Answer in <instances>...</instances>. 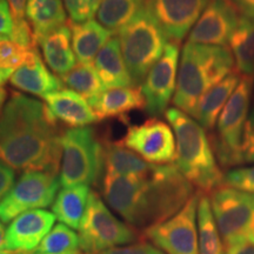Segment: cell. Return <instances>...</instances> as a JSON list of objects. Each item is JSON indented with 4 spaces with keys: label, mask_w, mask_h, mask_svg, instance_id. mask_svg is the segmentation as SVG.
Masks as SVG:
<instances>
[{
    "label": "cell",
    "mask_w": 254,
    "mask_h": 254,
    "mask_svg": "<svg viewBox=\"0 0 254 254\" xmlns=\"http://www.w3.org/2000/svg\"><path fill=\"white\" fill-rule=\"evenodd\" d=\"M63 132L45 104L13 93L0 112V160L13 170L58 176Z\"/></svg>",
    "instance_id": "1"
},
{
    "label": "cell",
    "mask_w": 254,
    "mask_h": 254,
    "mask_svg": "<svg viewBox=\"0 0 254 254\" xmlns=\"http://www.w3.org/2000/svg\"><path fill=\"white\" fill-rule=\"evenodd\" d=\"M194 194L176 164L153 165L144 177L105 173L103 179L105 201L131 226L144 230L173 217Z\"/></svg>",
    "instance_id": "2"
},
{
    "label": "cell",
    "mask_w": 254,
    "mask_h": 254,
    "mask_svg": "<svg viewBox=\"0 0 254 254\" xmlns=\"http://www.w3.org/2000/svg\"><path fill=\"white\" fill-rule=\"evenodd\" d=\"M167 122L176 136V166L193 186L204 194L225 185V174L219 168L205 128L193 117L172 107Z\"/></svg>",
    "instance_id": "3"
},
{
    "label": "cell",
    "mask_w": 254,
    "mask_h": 254,
    "mask_svg": "<svg viewBox=\"0 0 254 254\" xmlns=\"http://www.w3.org/2000/svg\"><path fill=\"white\" fill-rule=\"evenodd\" d=\"M234 65L230 47L186 43L178 68L176 109L192 117L206 92L234 72Z\"/></svg>",
    "instance_id": "4"
},
{
    "label": "cell",
    "mask_w": 254,
    "mask_h": 254,
    "mask_svg": "<svg viewBox=\"0 0 254 254\" xmlns=\"http://www.w3.org/2000/svg\"><path fill=\"white\" fill-rule=\"evenodd\" d=\"M118 33L122 53L132 84L133 86H139L161 58L168 39L146 7Z\"/></svg>",
    "instance_id": "5"
},
{
    "label": "cell",
    "mask_w": 254,
    "mask_h": 254,
    "mask_svg": "<svg viewBox=\"0 0 254 254\" xmlns=\"http://www.w3.org/2000/svg\"><path fill=\"white\" fill-rule=\"evenodd\" d=\"M60 185L64 189L97 184L104 170L103 141L91 126L68 128L62 135Z\"/></svg>",
    "instance_id": "6"
},
{
    "label": "cell",
    "mask_w": 254,
    "mask_h": 254,
    "mask_svg": "<svg viewBox=\"0 0 254 254\" xmlns=\"http://www.w3.org/2000/svg\"><path fill=\"white\" fill-rule=\"evenodd\" d=\"M254 78L241 75L239 84L222 109L217 124V134L209 136L214 155L222 167L241 165L240 146L244 127L249 118Z\"/></svg>",
    "instance_id": "7"
},
{
    "label": "cell",
    "mask_w": 254,
    "mask_h": 254,
    "mask_svg": "<svg viewBox=\"0 0 254 254\" xmlns=\"http://www.w3.org/2000/svg\"><path fill=\"white\" fill-rule=\"evenodd\" d=\"M209 194L225 250L254 239V195L227 185L218 187Z\"/></svg>",
    "instance_id": "8"
},
{
    "label": "cell",
    "mask_w": 254,
    "mask_h": 254,
    "mask_svg": "<svg viewBox=\"0 0 254 254\" xmlns=\"http://www.w3.org/2000/svg\"><path fill=\"white\" fill-rule=\"evenodd\" d=\"M80 251L84 254H99L105 251L136 240L138 234L132 227L120 221L107 208L94 190L88 196L87 208L79 227Z\"/></svg>",
    "instance_id": "9"
},
{
    "label": "cell",
    "mask_w": 254,
    "mask_h": 254,
    "mask_svg": "<svg viewBox=\"0 0 254 254\" xmlns=\"http://www.w3.org/2000/svg\"><path fill=\"white\" fill-rule=\"evenodd\" d=\"M59 185V178L55 174L39 171L24 172L0 201V221L6 224L27 211L49 207L55 201Z\"/></svg>",
    "instance_id": "10"
},
{
    "label": "cell",
    "mask_w": 254,
    "mask_h": 254,
    "mask_svg": "<svg viewBox=\"0 0 254 254\" xmlns=\"http://www.w3.org/2000/svg\"><path fill=\"white\" fill-rule=\"evenodd\" d=\"M200 192L167 220L144 230L145 237L166 254H199L196 215Z\"/></svg>",
    "instance_id": "11"
},
{
    "label": "cell",
    "mask_w": 254,
    "mask_h": 254,
    "mask_svg": "<svg viewBox=\"0 0 254 254\" xmlns=\"http://www.w3.org/2000/svg\"><path fill=\"white\" fill-rule=\"evenodd\" d=\"M152 165H167L176 160V136L163 120L152 118L139 125L129 126L120 140Z\"/></svg>",
    "instance_id": "12"
},
{
    "label": "cell",
    "mask_w": 254,
    "mask_h": 254,
    "mask_svg": "<svg viewBox=\"0 0 254 254\" xmlns=\"http://www.w3.org/2000/svg\"><path fill=\"white\" fill-rule=\"evenodd\" d=\"M179 68V46L167 44L161 58L158 60L141 85L146 101V111L153 117L166 113L177 88Z\"/></svg>",
    "instance_id": "13"
},
{
    "label": "cell",
    "mask_w": 254,
    "mask_h": 254,
    "mask_svg": "<svg viewBox=\"0 0 254 254\" xmlns=\"http://www.w3.org/2000/svg\"><path fill=\"white\" fill-rule=\"evenodd\" d=\"M241 14L232 0H209L187 43L226 46L239 25Z\"/></svg>",
    "instance_id": "14"
},
{
    "label": "cell",
    "mask_w": 254,
    "mask_h": 254,
    "mask_svg": "<svg viewBox=\"0 0 254 254\" xmlns=\"http://www.w3.org/2000/svg\"><path fill=\"white\" fill-rule=\"evenodd\" d=\"M209 0H147L145 7L171 43L179 44L194 27Z\"/></svg>",
    "instance_id": "15"
},
{
    "label": "cell",
    "mask_w": 254,
    "mask_h": 254,
    "mask_svg": "<svg viewBox=\"0 0 254 254\" xmlns=\"http://www.w3.org/2000/svg\"><path fill=\"white\" fill-rule=\"evenodd\" d=\"M56 221L46 209H32L14 218L6 230V249L32 253L43 241Z\"/></svg>",
    "instance_id": "16"
},
{
    "label": "cell",
    "mask_w": 254,
    "mask_h": 254,
    "mask_svg": "<svg viewBox=\"0 0 254 254\" xmlns=\"http://www.w3.org/2000/svg\"><path fill=\"white\" fill-rule=\"evenodd\" d=\"M9 82L18 90L43 99L64 87L60 78L53 74L43 62L38 47L28 51L26 60L11 75Z\"/></svg>",
    "instance_id": "17"
},
{
    "label": "cell",
    "mask_w": 254,
    "mask_h": 254,
    "mask_svg": "<svg viewBox=\"0 0 254 254\" xmlns=\"http://www.w3.org/2000/svg\"><path fill=\"white\" fill-rule=\"evenodd\" d=\"M44 100L53 118L68 128H79L98 122L91 105L69 88L53 92Z\"/></svg>",
    "instance_id": "18"
},
{
    "label": "cell",
    "mask_w": 254,
    "mask_h": 254,
    "mask_svg": "<svg viewBox=\"0 0 254 254\" xmlns=\"http://www.w3.org/2000/svg\"><path fill=\"white\" fill-rule=\"evenodd\" d=\"M93 66L105 90L133 86L118 37H112L95 57Z\"/></svg>",
    "instance_id": "19"
},
{
    "label": "cell",
    "mask_w": 254,
    "mask_h": 254,
    "mask_svg": "<svg viewBox=\"0 0 254 254\" xmlns=\"http://www.w3.org/2000/svg\"><path fill=\"white\" fill-rule=\"evenodd\" d=\"M92 109L98 120L124 119L132 111L145 110L146 101L140 86L112 88L104 92Z\"/></svg>",
    "instance_id": "20"
},
{
    "label": "cell",
    "mask_w": 254,
    "mask_h": 254,
    "mask_svg": "<svg viewBox=\"0 0 254 254\" xmlns=\"http://www.w3.org/2000/svg\"><path fill=\"white\" fill-rule=\"evenodd\" d=\"M72 33V46L80 64H93L95 57L114 32L103 26L99 21L90 19L84 23L67 21Z\"/></svg>",
    "instance_id": "21"
},
{
    "label": "cell",
    "mask_w": 254,
    "mask_h": 254,
    "mask_svg": "<svg viewBox=\"0 0 254 254\" xmlns=\"http://www.w3.org/2000/svg\"><path fill=\"white\" fill-rule=\"evenodd\" d=\"M71 28L67 23L51 32L39 43L46 65L60 77L77 66V57L71 46Z\"/></svg>",
    "instance_id": "22"
},
{
    "label": "cell",
    "mask_w": 254,
    "mask_h": 254,
    "mask_svg": "<svg viewBox=\"0 0 254 254\" xmlns=\"http://www.w3.org/2000/svg\"><path fill=\"white\" fill-rule=\"evenodd\" d=\"M240 73L232 72L226 78L219 81L217 85L204 94L196 106L193 118L206 129H212L218 122L222 109L230 99L240 81Z\"/></svg>",
    "instance_id": "23"
},
{
    "label": "cell",
    "mask_w": 254,
    "mask_h": 254,
    "mask_svg": "<svg viewBox=\"0 0 254 254\" xmlns=\"http://www.w3.org/2000/svg\"><path fill=\"white\" fill-rule=\"evenodd\" d=\"M103 164L105 173L126 177H144L153 168V165L120 144V141L107 139L103 141Z\"/></svg>",
    "instance_id": "24"
},
{
    "label": "cell",
    "mask_w": 254,
    "mask_h": 254,
    "mask_svg": "<svg viewBox=\"0 0 254 254\" xmlns=\"http://www.w3.org/2000/svg\"><path fill=\"white\" fill-rule=\"evenodd\" d=\"M26 18L38 45L47 34L67 24L63 0H28Z\"/></svg>",
    "instance_id": "25"
},
{
    "label": "cell",
    "mask_w": 254,
    "mask_h": 254,
    "mask_svg": "<svg viewBox=\"0 0 254 254\" xmlns=\"http://www.w3.org/2000/svg\"><path fill=\"white\" fill-rule=\"evenodd\" d=\"M90 186L66 187L59 190L52 205L56 219L72 230H79L87 208Z\"/></svg>",
    "instance_id": "26"
},
{
    "label": "cell",
    "mask_w": 254,
    "mask_h": 254,
    "mask_svg": "<svg viewBox=\"0 0 254 254\" xmlns=\"http://www.w3.org/2000/svg\"><path fill=\"white\" fill-rule=\"evenodd\" d=\"M228 44L239 73L254 78V19L241 15Z\"/></svg>",
    "instance_id": "27"
},
{
    "label": "cell",
    "mask_w": 254,
    "mask_h": 254,
    "mask_svg": "<svg viewBox=\"0 0 254 254\" xmlns=\"http://www.w3.org/2000/svg\"><path fill=\"white\" fill-rule=\"evenodd\" d=\"M199 254H226L207 194L200 192L198 202Z\"/></svg>",
    "instance_id": "28"
},
{
    "label": "cell",
    "mask_w": 254,
    "mask_h": 254,
    "mask_svg": "<svg viewBox=\"0 0 254 254\" xmlns=\"http://www.w3.org/2000/svg\"><path fill=\"white\" fill-rule=\"evenodd\" d=\"M60 80L69 90L74 91L75 93L84 98L92 107L94 106L105 90L95 72L93 64L79 63L68 73L62 75Z\"/></svg>",
    "instance_id": "29"
},
{
    "label": "cell",
    "mask_w": 254,
    "mask_h": 254,
    "mask_svg": "<svg viewBox=\"0 0 254 254\" xmlns=\"http://www.w3.org/2000/svg\"><path fill=\"white\" fill-rule=\"evenodd\" d=\"M146 1L147 0H103L97 18L103 26L117 33L145 7Z\"/></svg>",
    "instance_id": "30"
},
{
    "label": "cell",
    "mask_w": 254,
    "mask_h": 254,
    "mask_svg": "<svg viewBox=\"0 0 254 254\" xmlns=\"http://www.w3.org/2000/svg\"><path fill=\"white\" fill-rule=\"evenodd\" d=\"M79 236L66 225L57 224L44 238L40 245L32 253L34 254H68L79 252Z\"/></svg>",
    "instance_id": "31"
},
{
    "label": "cell",
    "mask_w": 254,
    "mask_h": 254,
    "mask_svg": "<svg viewBox=\"0 0 254 254\" xmlns=\"http://www.w3.org/2000/svg\"><path fill=\"white\" fill-rule=\"evenodd\" d=\"M28 51L8 38L0 39V79L2 84L23 65Z\"/></svg>",
    "instance_id": "32"
},
{
    "label": "cell",
    "mask_w": 254,
    "mask_h": 254,
    "mask_svg": "<svg viewBox=\"0 0 254 254\" xmlns=\"http://www.w3.org/2000/svg\"><path fill=\"white\" fill-rule=\"evenodd\" d=\"M225 185L254 195V166L228 171L225 174Z\"/></svg>",
    "instance_id": "33"
},
{
    "label": "cell",
    "mask_w": 254,
    "mask_h": 254,
    "mask_svg": "<svg viewBox=\"0 0 254 254\" xmlns=\"http://www.w3.org/2000/svg\"><path fill=\"white\" fill-rule=\"evenodd\" d=\"M241 163H254V109L249 114L244 127L243 140L240 146Z\"/></svg>",
    "instance_id": "34"
},
{
    "label": "cell",
    "mask_w": 254,
    "mask_h": 254,
    "mask_svg": "<svg viewBox=\"0 0 254 254\" xmlns=\"http://www.w3.org/2000/svg\"><path fill=\"white\" fill-rule=\"evenodd\" d=\"M63 2L73 23H84L95 14L91 0H63Z\"/></svg>",
    "instance_id": "35"
},
{
    "label": "cell",
    "mask_w": 254,
    "mask_h": 254,
    "mask_svg": "<svg viewBox=\"0 0 254 254\" xmlns=\"http://www.w3.org/2000/svg\"><path fill=\"white\" fill-rule=\"evenodd\" d=\"M9 39L15 41L19 45L27 50H32L38 46L31 25L26 19L13 21V30H12V36Z\"/></svg>",
    "instance_id": "36"
},
{
    "label": "cell",
    "mask_w": 254,
    "mask_h": 254,
    "mask_svg": "<svg viewBox=\"0 0 254 254\" xmlns=\"http://www.w3.org/2000/svg\"><path fill=\"white\" fill-rule=\"evenodd\" d=\"M99 254H165L157 246L148 243H136L125 247H114Z\"/></svg>",
    "instance_id": "37"
},
{
    "label": "cell",
    "mask_w": 254,
    "mask_h": 254,
    "mask_svg": "<svg viewBox=\"0 0 254 254\" xmlns=\"http://www.w3.org/2000/svg\"><path fill=\"white\" fill-rule=\"evenodd\" d=\"M15 173L12 167L0 160V201L8 194L9 190L14 186Z\"/></svg>",
    "instance_id": "38"
},
{
    "label": "cell",
    "mask_w": 254,
    "mask_h": 254,
    "mask_svg": "<svg viewBox=\"0 0 254 254\" xmlns=\"http://www.w3.org/2000/svg\"><path fill=\"white\" fill-rule=\"evenodd\" d=\"M12 30H13V20H12L7 1L0 0V36L9 39L12 36Z\"/></svg>",
    "instance_id": "39"
},
{
    "label": "cell",
    "mask_w": 254,
    "mask_h": 254,
    "mask_svg": "<svg viewBox=\"0 0 254 254\" xmlns=\"http://www.w3.org/2000/svg\"><path fill=\"white\" fill-rule=\"evenodd\" d=\"M28 0H7V5L13 21L24 20Z\"/></svg>",
    "instance_id": "40"
},
{
    "label": "cell",
    "mask_w": 254,
    "mask_h": 254,
    "mask_svg": "<svg viewBox=\"0 0 254 254\" xmlns=\"http://www.w3.org/2000/svg\"><path fill=\"white\" fill-rule=\"evenodd\" d=\"M226 254H254V239L243 241L226 250Z\"/></svg>",
    "instance_id": "41"
},
{
    "label": "cell",
    "mask_w": 254,
    "mask_h": 254,
    "mask_svg": "<svg viewBox=\"0 0 254 254\" xmlns=\"http://www.w3.org/2000/svg\"><path fill=\"white\" fill-rule=\"evenodd\" d=\"M241 15L254 19V0H232Z\"/></svg>",
    "instance_id": "42"
},
{
    "label": "cell",
    "mask_w": 254,
    "mask_h": 254,
    "mask_svg": "<svg viewBox=\"0 0 254 254\" xmlns=\"http://www.w3.org/2000/svg\"><path fill=\"white\" fill-rule=\"evenodd\" d=\"M7 250L6 249V231L2 226V222L0 221V251Z\"/></svg>",
    "instance_id": "43"
},
{
    "label": "cell",
    "mask_w": 254,
    "mask_h": 254,
    "mask_svg": "<svg viewBox=\"0 0 254 254\" xmlns=\"http://www.w3.org/2000/svg\"><path fill=\"white\" fill-rule=\"evenodd\" d=\"M6 97H7V92L4 87L0 86V112H1L2 107L5 106V101H6Z\"/></svg>",
    "instance_id": "44"
},
{
    "label": "cell",
    "mask_w": 254,
    "mask_h": 254,
    "mask_svg": "<svg viewBox=\"0 0 254 254\" xmlns=\"http://www.w3.org/2000/svg\"><path fill=\"white\" fill-rule=\"evenodd\" d=\"M0 254H27L25 252H19V251H11V250H1Z\"/></svg>",
    "instance_id": "45"
},
{
    "label": "cell",
    "mask_w": 254,
    "mask_h": 254,
    "mask_svg": "<svg viewBox=\"0 0 254 254\" xmlns=\"http://www.w3.org/2000/svg\"><path fill=\"white\" fill-rule=\"evenodd\" d=\"M27 254H34V253H27ZM68 254H84V253H81L80 251H79V252H74V253H68Z\"/></svg>",
    "instance_id": "46"
},
{
    "label": "cell",
    "mask_w": 254,
    "mask_h": 254,
    "mask_svg": "<svg viewBox=\"0 0 254 254\" xmlns=\"http://www.w3.org/2000/svg\"><path fill=\"white\" fill-rule=\"evenodd\" d=\"M0 82H1V84H2V81H1V79H0Z\"/></svg>",
    "instance_id": "47"
},
{
    "label": "cell",
    "mask_w": 254,
    "mask_h": 254,
    "mask_svg": "<svg viewBox=\"0 0 254 254\" xmlns=\"http://www.w3.org/2000/svg\"><path fill=\"white\" fill-rule=\"evenodd\" d=\"M1 85H2V84H1V82H0V86H1Z\"/></svg>",
    "instance_id": "48"
},
{
    "label": "cell",
    "mask_w": 254,
    "mask_h": 254,
    "mask_svg": "<svg viewBox=\"0 0 254 254\" xmlns=\"http://www.w3.org/2000/svg\"><path fill=\"white\" fill-rule=\"evenodd\" d=\"M0 39H1V36H0Z\"/></svg>",
    "instance_id": "49"
}]
</instances>
